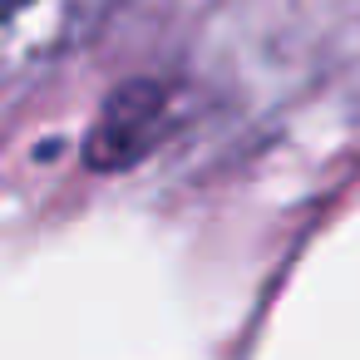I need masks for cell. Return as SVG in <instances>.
Here are the masks:
<instances>
[{
    "label": "cell",
    "instance_id": "cell-2",
    "mask_svg": "<svg viewBox=\"0 0 360 360\" xmlns=\"http://www.w3.org/2000/svg\"><path fill=\"white\" fill-rule=\"evenodd\" d=\"M163 124H168V89L163 84H124L94 124L89 163L99 173L129 168L134 158L148 153V143L158 139Z\"/></svg>",
    "mask_w": 360,
    "mask_h": 360
},
{
    "label": "cell",
    "instance_id": "cell-1",
    "mask_svg": "<svg viewBox=\"0 0 360 360\" xmlns=\"http://www.w3.org/2000/svg\"><path fill=\"white\" fill-rule=\"evenodd\" d=\"M109 0H6V60L11 75L25 65H40L45 55H60L75 45Z\"/></svg>",
    "mask_w": 360,
    "mask_h": 360
}]
</instances>
